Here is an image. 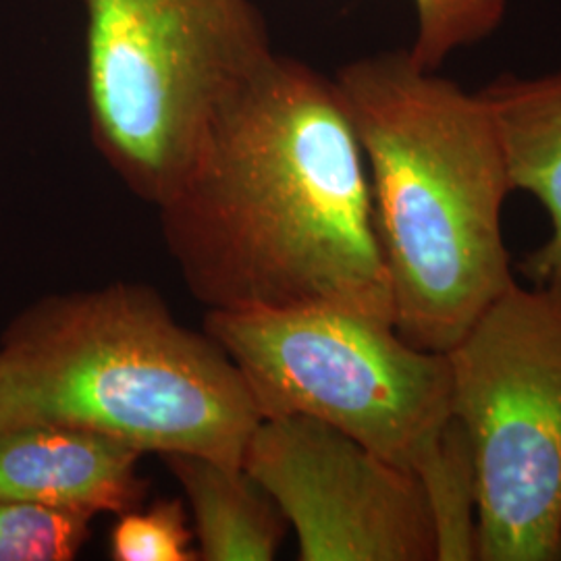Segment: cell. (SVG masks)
Returning a JSON list of instances; mask_svg holds the SVG:
<instances>
[{
	"mask_svg": "<svg viewBox=\"0 0 561 561\" xmlns=\"http://www.w3.org/2000/svg\"><path fill=\"white\" fill-rule=\"evenodd\" d=\"M206 310L337 308L393 324L360 141L333 78L275 55L157 206Z\"/></svg>",
	"mask_w": 561,
	"mask_h": 561,
	"instance_id": "1",
	"label": "cell"
},
{
	"mask_svg": "<svg viewBox=\"0 0 561 561\" xmlns=\"http://www.w3.org/2000/svg\"><path fill=\"white\" fill-rule=\"evenodd\" d=\"M368 169L393 327L445 354L516 280L502 210L514 192L481 92L424 69L408 48L333 76Z\"/></svg>",
	"mask_w": 561,
	"mask_h": 561,
	"instance_id": "2",
	"label": "cell"
},
{
	"mask_svg": "<svg viewBox=\"0 0 561 561\" xmlns=\"http://www.w3.org/2000/svg\"><path fill=\"white\" fill-rule=\"evenodd\" d=\"M261 414L240 370L161 294L108 283L23 308L0 335V433L78 426L141 454L241 466Z\"/></svg>",
	"mask_w": 561,
	"mask_h": 561,
	"instance_id": "3",
	"label": "cell"
},
{
	"mask_svg": "<svg viewBox=\"0 0 561 561\" xmlns=\"http://www.w3.org/2000/svg\"><path fill=\"white\" fill-rule=\"evenodd\" d=\"M204 331L240 370L261 419L327 422L419 474L443 560L474 553L472 461L445 354L414 347L391 322L319 306L208 310Z\"/></svg>",
	"mask_w": 561,
	"mask_h": 561,
	"instance_id": "4",
	"label": "cell"
},
{
	"mask_svg": "<svg viewBox=\"0 0 561 561\" xmlns=\"http://www.w3.org/2000/svg\"><path fill=\"white\" fill-rule=\"evenodd\" d=\"M85 102L102 161L159 206L222 108L277 55L254 0H83Z\"/></svg>",
	"mask_w": 561,
	"mask_h": 561,
	"instance_id": "5",
	"label": "cell"
},
{
	"mask_svg": "<svg viewBox=\"0 0 561 561\" xmlns=\"http://www.w3.org/2000/svg\"><path fill=\"white\" fill-rule=\"evenodd\" d=\"M445 356L477 560H561V285L514 283Z\"/></svg>",
	"mask_w": 561,
	"mask_h": 561,
	"instance_id": "6",
	"label": "cell"
},
{
	"mask_svg": "<svg viewBox=\"0 0 561 561\" xmlns=\"http://www.w3.org/2000/svg\"><path fill=\"white\" fill-rule=\"evenodd\" d=\"M241 466L296 533L298 560H442L439 522L421 477L327 422L262 419Z\"/></svg>",
	"mask_w": 561,
	"mask_h": 561,
	"instance_id": "7",
	"label": "cell"
},
{
	"mask_svg": "<svg viewBox=\"0 0 561 561\" xmlns=\"http://www.w3.org/2000/svg\"><path fill=\"white\" fill-rule=\"evenodd\" d=\"M141 458L129 443L78 426L2 431L0 497L117 516L144 500Z\"/></svg>",
	"mask_w": 561,
	"mask_h": 561,
	"instance_id": "8",
	"label": "cell"
},
{
	"mask_svg": "<svg viewBox=\"0 0 561 561\" xmlns=\"http://www.w3.org/2000/svg\"><path fill=\"white\" fill-rule=\"evenodd\" d=\"M507 162L514 192L535 196L551 236L524 264L535 285H561V65L541 76L503 73L479 90Z\"/></svg>",
	"mask_w": 561,
	"mask_h": 561,
	"instance_id": "9",
	"label": "cell"
},
{
	"mask_svg": "<svg viewBox=\"0 0 561 561\" xmlns=\"http://www.w3.org/2000/svg\"><path fill=\"white\" fill-rule=\"evenodd\" d=\"M190 505L202 561H271L287 520L277 503L238 463L196 454L161 456Z\"/></svg>",
	"mask_w": 561,
	"mask_h": 561,
	"instance_id": "10",
	"label": "cell"
},
{
	"mask_svg": "<svg viewBox=\"0 0 561 561\" xmlns=\"http://www.w3.org/2000/svg\"><path fill=\"white\" fill-rule=\"evenodd\" d=\"M94 514L0 497V561H71L90 537Z\"/></svg>",
	"mask_w": 561,
	"mask_h": 561,
	"instance_id": "11",
	"label": "cell"
},
{
	"mask_svg": "<svg viewBox=\"0 0 561 561\" xmlns=\"http://www.w3.org/2000/svg\"><path fill=\"white\" fill-rule=\"evenodd\" d=\"M512 0H410L414 41L408 53L424 69L442 71L456 53L495 36Z\"/></svg>",
	"mask_w": 561,
	"mask_h": 561,
	"instance_id": "12",
	"label": "cell"
},
{
	"mask_svg": "<svg viewBox=\"0 0 561 561\" xmlns=\"http://www.w3.org/2000/svg\"><path fill=\"white\" fill-rule=\"evenodd\" d=\"M194 542L183 502L157 500L117 514L108 553L115 561H198Z\"/></svg>",
	"mask_w": 561,
	"mask_h": 561,
	"instance_id": "13",
	"label": "cell"
}]
</instances>
